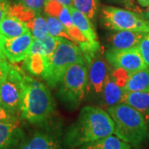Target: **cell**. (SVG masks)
<instances>
[{
  "label": "cell",
  "instance_id": "obj_14",
  "mask_svg": "<svg viewBox=\"0 0 149 149\" xmlns=\"http://www.w3.org/2000/svg\"><path fill=\"white\" fill-rule=\"evenodd\" d=\"M22 138L19 120L0 123V149L16 148Z\"/></svg>",
  "mask_w": 149,
  "mask_h": 149
},
{
  "label": "cell",
  "instance_id": "obj_29",
  "mask_svg": "<svg viewBox=\"0 0 149 149\" xmlns=\"http://www.w3.org/2000/svg\"><path fill=\"white\" fill-rule=\"evenodd\" d=\"M17 120H18L17 116L0 104V123L13 122Z\"/></svg>",
  "mask_w": 149,
  "mask_h": 149
},
{
  "label": "cell",
  "instance_id": "obj_25",
  "mask_svg": "<svg viewBox=\"0 0 149 149\" xmlns=\"http://www.w3.org/2000/svg\"><path fill=\"white\" fill-rule=\"evenodd\" d=\"M73 7L88 17L91 21L95 18L99 0H72Z\"/></svg>",
  "mask_w": 149,
  "mask_h": 149
},
{
  "label": "cell",
  "instance_id": "obj_21",
  "mask_svg": "<svg viewBox=\"0 0 149 149\" xmlns=\"http://www.w3.org/2000/svg\"><path fill=\"white\" fill-rule=\"evenodd\" d=\"M24 61L25 68L29 73L34 75H42L47 65V61L43 55L29 54Z\"/></svg>",
  "mask_w": 149,
  "mask_h": 149
},
{
  "label": "cell",
  "instance_id": "obj_8",
  "mask_svg": "<svg viewBox=\"0 0 149 149\" xmlns=\"http://www.w3.org/2000/svg\"><path fill=\"white\" fill-rule=\"evenodd\" d=\"M88 70V87L96 95H101L107 74L109 70L101 47L94 51L83 52Z\"/></svg>",
  "mask_w": 149,
  "mask_h": 149
},
{
  "label": "cell",
  "instance_id": "obj_20",
  "mask_svg": "<svg viewBox=\"0 0 149 149\" xmlns=\"http://www.w3.org/2000/svg\"><path fill=\"white\" fill-rule=\"evenodd\" d=\"M78 149H133V147L116 135L111 134L105 138L85 144Z\"/></svg>",
  "mask_w": 149,
  "mask_h": 149
},
{
  "label": "cell",
  "instance_id": "obj_22",
  "mask_svg": "<svg viewBox=\"0 0 149 149\" xmlns=\"http://www.w3.org/2000/svg\"><path fill=\"white\" fill-rule=\"evenodd\" d=\"M29 31L32 33V37L35 39H43L48 35L47 23L45 15L38 13L33 19L27 24Z\"/></svg>",
  "mask_w": 149,
  "mask_h": 149
},
{
  "label": "cell",
  "instance_id": "obj_26",
  "mask_svg": "<svg viewBox=\"0 0 149 149\" xmlns=\"http://www.w3.org/2000/svg\"><path fill=\"white\" fill-rule=\"evenodd\" d=\"M61 37H56L47 35L43 39H41L44 44V56L46 58V61L51 58V56L53 55L54 52L57 47Z\"/></svg>",
  "mask_w": 149,
  "mask_h": 149
},
{
  "label": "cell",
  "instance_id": "obj_34",
  "mask_svg": "<svg viewBox=\"0 0 149 149\" xmlns=\"http://www.w3.org/2000/svg\"><path fill=\"white\" fill-rule=\"evenodd\" d=\"M56 1H58V2H60L61 3L64 4L65 6H66V7H68V8L73 6L72 0H56Z\"/></svg>",
  "mask_w": 149,
  "mask_h": 149
},
{
  "label": "cell",
  "instance_id": "obj_17",
  "mask_svg": "<svg viewBox=\"0 0 149 149\" xmlns=\"http://www.w3.org/2000/svg\"><path fill=\"white\" fill-rule=\"evenodd\" d=\"M44 14L58 18L63 23L66 31L74 27L68 7L56 0H47L43 8Z\"/></svg>",
  "mask_w": 149,
  "mask_h": 149
},
{
  "label": "cell",
  "instance_id": "obj_12",
  "mask_svg": "<svg viewBox=\"0 0 149 149\" xmlns=\"http://www.w3.org/2000/svg\"><path fill=\"white\" fill-rule=\"evenodd\" d=\"M17 149H63L54 134L45 131H36L26 138H22Z\"/></svg>",
  "mask_w": 149,
  "mask_h": 149
},
{
  "label": "cell",
  "instance_id": "obj_31",
  "mask_svg": "<svg viewBox=\"0 0 149 149\" xmlns=\"http://www.w3.org/2000/svg\"><path fill=\"white\" fill-rule=\"evenodd\" d=\"M10 7L8 0H0V22L8 14Z\"/></svg>",
  "mask_w": 149,
  "mask_h": 149
},
{
  "label": "cell",
  "instance_id": "obj_18",
  "mask_svg": "<svg viewBox=\"0 0 149 149\" xmlns=\"http://www.w3.org/2000/svg\"><path fill=\"white\" fill-rule=\"evenodd\" d=\"M29 32L27 25L10 14H7L0 22V35L7 38L21 36Z\"/></svg>",
  "mask_w": 149,
  "mask_h": 149
},
{
  "label": "cell",
  "instance_id": "obj_24",
  "mask_svg": "<svg viewBox=\"0 0 149 149\" xmlns=\"http://www.w3.org/2000/svg\"><path fill=\"white\" fill-rule=\"evenodd\" d=\"M8 13L18 18L19 20L25 22L26 24H27L32 19L37 16V14H38L35 11L28 8L19 3H14L13 4H10Z\"/></svg>",
  "mask_w": 149,
  "mask_h": 149
},
{
  "label": "cell",
  "instance_id": "obj_5",
  "mask_svg": "<svg viewBox=\"0 0 149 149\" xmlns=\"http://www.w3.org/2000/svg\"><path fill=\"white\" fill-rule=\"evenodd\" d=\"M59 85V97L63 104L70 109H77L88 87V70L85 60L70 65Z\"/></svg>",
  "mask_w": 149,
  "mask_h": 149
},
{
  "label": "cell",
  "instance_id": "obj_23",
  "mask_svg": "<svg viewBox=\"0 0 149 149\" xmlns=\"http://www.w3.org/2000/svg\"><path fill=\"white\" fill-rule=\"evenodd\" d=\"M44 15L47 20V23L48 35L56 37H62V38H65L67 40L71 41L63 23L60 21L58 18L55 17L49 16L47 14H44Z\"/></svg>",
  "mask_w": 149,
  "mask_h": 149
},
{
  "label": "cell",
  "instance_id": "obj_35",
  "mask_svg": "<svg viewBox=\"0 0 149 149\" xmlns=\"http://www.w3.org/2000/svg\"><path fill=\"white\" fill-rule=\"evenodd\" d=\"M137 2L143 8H148L149 6V0H137Z\"/></svg>",
  "mask_w": 149,
  "mask_h": 149
},
{
  "label": "cell",
  "instance_id": "obj_28",
  "mask_svg": "<svg viewBox=\"0 0 149 149\" xmlns=\"http://www.w3.org/2000/svg\"><path fill=\"white\" fill-rule=\"evenodd\" d=\"M138 47L142 55L144 62L148 66H149V32L144 34L143 37L142 38Z\"/></svg>",
  "mask_w": 149,
  "mask_h": 149
},
{
  "label": "cell",
  "instance_id": "obj_1",
  "mask_svg": "<svg viewBox=\"0 0 149 149\" xmlns=\"http://www.w3.org/2000/svg\"><path fill=\"white\" fill-rule=\"evenodd\" d=\"M114 133V123L109 113L99 106H85L64 136V143L70 149L105 138Z\"/></svg>",
  "mask_w": 149,
  "mask_h": 149
},
{
  "label": "cell",
  "instance_id": "obj_32",
  "mask_svg": "<svg viewBox=\"0 0 149 149\" xmlns=\"http://www.w3.org/2000/svg\"><path fill=\"white\" fill-rule=\"evenodd\" d=\"M9 66H10V64L8 61L0 63V85L3 82V79L5 78L6 74L9 69Z\"/></svg>",
  "mask_w": 149,
  "mask_h": 149
},
{
  "label": "cell",
  "instance_id": "obj_11",
  "mask_svg": "<svg viewBox=\"0 0 149 149\" xmlns=\"http://www.w3.org/2000/svg\"><path fill=\"white\" fill-rule=\"evenodd\" d=\"M119 80L120 78L117 77L109 66L101 94L102 105L105 107L106 109L123 101L126 93L123 89V84H121Z\"/></svg>",
  "mask_w": 149,
  "mask_h": 149
},
{
  "label": "cell",
  "instance_id": "obj_30",
  "mask_svg": "<svg viewBox=\"0 0 149 149\" xmlns=\"http://www.w3.org/2000/svg\"><path fill=\"white\" fill-rule=\"evenodd\" d=\"M29 54H40L44 56V44L42 40L35 38L33 39Z\"/></svg>",
  "mask_w": 149,
  "mask_h": 149
},
{
  "label": "cell",
  "instance_id": "obj_10",
  "mask_svg": "<svg viewBox=\"0 0 149 149\" xmlns=\"http://www.w3.org/2000/svg\"><path fill=\"white\" fill-rule=\"evenodd\" d=\"M33 39L30 31L13 38H7L1 35L2 47L8 61L12 63L24 61L29 54Z\"/></svg>",
  "mask_w": 149,
  "mask_h": 149
},
{
  "label": "cell",
  "instance_id": "obj_16",
  "mask_svg": "<svg viewBox=\"0 0 149 149\" xmlns=\"http://www.w3.org/2000/svg\"><path fill=\"white\" fill-rule=\"evenodd\" d=\"M68 8H69L70 13L74 25L82 32L84 37L88 41L92 42H98L95 29L91 19L83 13L77 10L73 6L70 7Z\"/></svg>",
  "mask_w": 149,
  "mask_h": 149
},
{
  "label": "cell",
  "instance_id": "obj_33",
  "mask_svg": "<svg viewBox=\"0 0 149 149\" xmlns=\"http://www.w3.org/2000/svg\"><path fill=\"white\" fill-rule=\"evenodd\" d=\"M7 61H8V59L6 57L3 47H2V41H1V35H0V63L1 62H6Z\"/></svg>",
  "mask_w": 149,
  "mask_h": 149
},
{
  "label": "cell",
  "instance_id": "obj_4",
  "mask_svg": "<svg viewBox=\"0 0 149 149\" xmlns=\"http://www.w3.org/2000/svg\"><path fill=\"white\" fill-rule=\"evenodd\" d=\"M84 60L83 52L76 43L61 37L53 55L47 61L42 77L49 87L55 88L70 65Z\"/></svg>",
  "mask_w": 149,
  "mask_h": 149
},
{
  "label": "cell",
  "instance_id": "obj_15",
  "mask_svg": "<svg viewBox=\"0 0 149 149\" xmlns=\"http://www.w3.org/2000/svg\"><path fill=\"white\" fill-rule=\"evenodd\" d=\"M123 89L125 93L149 92V66L128 74Z\"/></svg>",
  "mask_w": 149,
  "mask_h": 149
},
{
  "label": "cell",
  "instance_id": "obj_27",
  "mask_svg": "<svg viewBox=\"0 0 149 149\" xmlns=\"http://www.w3.org/2000/svg\"><path fill=\"white\" fill-rule=\"evenodd\" d=\"M47 0H15L14 3H19L28 8L35 11L37 13H42Z\"/></svg>",
  "mask_w": 149,
  "mask_h": 149
},
{
  "label": "cell",
  "instance_id": "obj_36",
  "mask_svg": "<svg viewBox=\"0 0 149 149\" xmlns=\"http://www.w3.org/2000/svg\"><path fill=\"white\" fill-rule=\"evenodd\" d=\"M141 16L143 17L144 19H146L147 21L149 22V6L147 8L146 10L143 12V15H141Z\"/></svg>",
  "mask_w": 149,
  "mask_h": 149
},
{
  "label": "cell",
  "instance_id": "obj_2",
  "mask_svg": "<svg viewBox=\"0 0 149 149\" xmlns=\"http://www.w3.org/2000/svg\"><path fill=\"white\" fill-rule=\"evenodd\" d=\"M24 90L20 116L33 125L48 122L56 112V104L51 91L42 82L24 74Z\"/></svg>",
  "mask_w": 149,
  "mask_h": 149
},
{
  "label": "cell",
  "instance_id": "obj_9",
  "mask_svg": "<svg viewBox=\"0 0 149 149\" xmlns=\"http://www.w3.org/2000/svg\"><path fill=\"white\" fill-rule=\"evenodd\" d=\"M107 62L114 70H119L128 74L148 67L144 62L139 47L130 49H108L104 52Z\"/></svg>",
  "mask_w": 149,
  "mask_h": 149
},
{
  "label": "cell",
  "instance_id": "obj_19",
  "mask_svg": "<svg viewBox=\"0 0 149 149\" xmlns=\"http://www.w3.org/2000/svg\"><path fill=\"white\" fill-rule=\"evenodd\" d=\"M123 102L138 109L143 114L149 127V92L126 93Z\"/></svg>",
  "mask_w": 149,
  "mask_h": 149
},
{
  "label": "cell",
  "instance_id": "obj_3",
  "mask_svg": "<svg viewBox=\"0 0 149 149\" xmlns=\"http://www.w3.org/2000/svg\"><path fill=\"white\" fill-rule=\"evenodd\" d=\"M114 123V133L134 148H140L149 141V127L143 114L122 102L106 109Z\"/></svg>",
  "mask_w": 149,
  "mask_h": 149
},
{
  "label": "cell",
  "instance_id": "obj_6",
  "mask_svg": "<svg viewBox=\"0 0 149 149\" xmlns=\"http://www.w3.org/2000/svg\"><path fill=\"white\" fill-rule=\"evenodd\" d=\"M102 22L111 31H134L149 32V22L133 11L104 6L101 9Z\"/></svg>",
  "mask_w": 149,
  "mask_h": 149
},
{
  "label": "cell",
  "instance_id": "obj_7",
  "mask_svg": "<svg viewBox=\"0 0 149 149\" xmlns=\"http://www.w3.org/2000/svg\"><path fill=\"white\" fill-rule=\"evenodd\" d=\"M24 73L15 66H9L0 85V104L15 115H20L24 90Z\"/></svg>",
  "mask_w": 149,
  "mask_h": 149
},
{
  "label": "cell",
  "instance_id": "obj_13",
  "mask_svg": "<svg viewBox=\"0 0 149 149\" xmlns=\"http://www.w3.org/2000/svg\"><path fill=\"white\" fill-rule=\"evenodd\" d=\"M144 32L134 31H113L108 35L107 44L109 49H130L138 47Z\"/></svg>",
  "mask_w": 149,
  "mask_h": 149
}]
</instances>
